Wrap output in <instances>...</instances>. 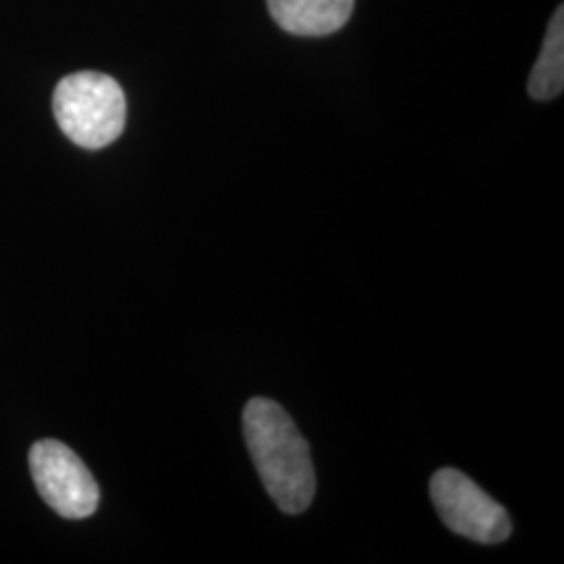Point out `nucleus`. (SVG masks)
Masks as SVG:
<instances>
[{
    "label": "nucleus",
    "mask_w": 564,
    "mask_h": 564,
    "mask_svg": "<svg viewBox=\"0 0 564 564\" xmlns=\"http://www.w3.org/2000/svg\"><path fill=\"white\" fill-rule=\"evenodd\" d=\"M55 118L63 134L84 149H102L118 141L126 126V97L107 74L78 72L57 84Z\"/></svg>",
    "instance_id": "f03ea898"
},
{
    "label": "nucleus",
    "mask_w": 564,
    "mask_h": 564,
    "mask_svg": "<svg viewBox=\"0 0 564 564\" xmlns=\"http://www.w3.org/2000/svg\"><path fill=\"white\" fill-rule=\"evenodd\" d=\"M564 88V9L558 7L545 32L542 53L529 76V95L535 101H550Z\"/></svg>",
    "instance_id": "423d86ee"
},
{
    "label": "nucleus",
    "mask_w": 564,
    "mask_h": 564,
    "mask_svg": "<svg viewBox=\"0 0 564 564\" xmlns=\"http://www.w3.org/2000/svg\"><path fill=\"white\" fill-rule=\"evenodd\" d=\"M30 470L44 502L63 519L80 521L97 510L99 485L72 447L42 440L30 449Z\"/></svg>",
    "instance_id": "20e7f679"
},
{
    "label": "nucleus",
    "mask_w": 564,
    "mask_h": 564,
    "mask_svg": "<svg viewBox=\"0 0 564 564\" xmlns=\"http://www.w3.org/2000/svg\"><path fill=\"white\" fill-rule=\"evenodd\" d=\"M242 433L263 487L286 514L305 512L316 494L310 445L293 419L268 398H253L242 410Z\"/></svg>",
    "instance_id": "f257e3e1"
},
{
    "label": "nucleus",
    "mask_w": 564,
    "mask_h": 564,
    "mask_svg": "<svg viewBox=\"0 0 564 564\" xmlns=\"http://www.w3.org/2000/svg\"><path fill=\"white\" fill-rule=\"evenodd\" d=\"M356 0H268L272 20L295 36H328L354 13Z\"/></svg>",
    "instance_id": "39448f33"
},
{
    "label": "nucleus",
    "mask_w": 564,
    "mask_h": 564,
    "mask_svg": "<svg viewBox=\"0 0 564 564\" xmlns=\"http://www.w3.org/2000/svg\"><path fill=\"white\" fill-rule=\"evenodd\" d=\"M431 500L454 533L479 544H502L510 538L505 506L456 468H442L431 479Z\"/></svg>",
    "instance_id": "7ed1b4c3"
}]
</instances>
